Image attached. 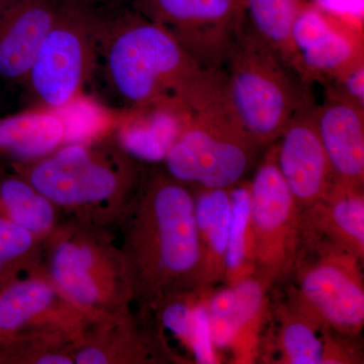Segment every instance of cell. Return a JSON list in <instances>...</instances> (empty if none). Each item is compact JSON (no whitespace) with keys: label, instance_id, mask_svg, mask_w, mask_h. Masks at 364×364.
<instances>
[{"label":"cell","instance_id":"obj_1","mask_svg":"<svg viewBox=\"0 0 364 364\" xmlns=\"http://www.w3.org/2000/svg\"><path fill=\"white\" fill-rule=\"evenodd\" d=\"M134 301L149 315L167 296L202 286L195 195L168 174L139 184L119 215Z\"/></svg>","mask_w":364,"mask_h":364},{"label":"cell","instance_id":"obj_2","mask_svg":"<svg viewBox=\"0 0 364 364\" xmlns=\"http://www.w3.org/2000/svg\"><path fill=\"white\" fill-rule=\"evenodd\" d=\"M107 60L117 95L133 107L176 102L196 112L217 98L221 70L203 68L157 23L121 28L109 43Z\"/></svg>","mask_w":364,"mask_h":364},{"label":"cell","instance_id":"obj_3","mask_svg":"<svg viewBox=\"0 0 364 364\" xmlns=\"http://www.w3.org/2000/svg\"><path fill=\"white\" fill-rule=\"evenodd\" d=\"M127 155H114L90 144H67L14 167L74 221L105 227L117 223L136 189V171Z\"/></svg>","mask_w":364,"mask_h":364},{"label":"cell","instance_id":"obj_4","mask_svg":"<svg viewBox=\"0 0 364 364\" xmlns=\"http://www.w3.org/2000/svg\"><path fill=\"white\" fill-rule=\"evenodd\" d=\"M294 67L239 30L220 74L215 105L257 148L279 139L308 102Z\"/></svg>","mask_w":364,"mask_h":364},{"label":"cell","instance_id":"obj_5","mask_svg":"<svg viewBox=\"0 0 364 364\" xmlns=\"http://www.w3.org/2000/svg\"><path fill=\"white\" fill-rule=\"evenodd\" d=\"M42 267L92 322L130 312L134 291L121 248L105 227L72 221L42 243Z\"/></svg>","mask_w":364,"mask_h":364},{"label":"cell","instance_id":"obj_6","mask_svg":"<svg viewBox=\"0 0 364 364\" xmlns=\"http://www.w3.org/2000/svg\"><path fill=\"white\" fill-rule=\"evenodd\" d=\"M363 262L327 239L301 231L287 299L323 327L358 338L364 325Z\"/></svg>","mask_w":364,"mask_h":364},{"label":"cell","instance_id":"obj_7","mask_svg":"<svg viewBox=\"0 0 364 364\" xmlns=\"http://www.w3.org/2000/svg\"><path fill=\"white\" fill-rule=\"evenodd\" d=\"M256 147L217 105L188 117L164 161L167 173L200 188H233L252 164Z\"/></svg>","mask_w":364,"mask_h":364},{"label":"cell","instance_id":"obj_8","mask_svg":"<svg viewBox=\"0 0 364 364\" xmlns=\"http://www.w3.org/2000/svg\"><path fill=\"white\" fill-rule=\"evenodd\" d=\"M250 191L255 277L268 286L289 279L301 243V212L273 149L256 170Z\"/></svg>","mask_w":364,"mask_h":364},{"label":"cell","instance_id":"obj_9","mask_svg":"<svg viewBox=\"0 0 364 364\" xmlns=\"http://www.w3.org/2000/svg\"><path fill=\"white\" fill-rule=\"evenodd\" d=\"M90 323L60 293L42 265L0 287V346L36 339L74 346Z\"/></svg>","mask_w":364,"mask_h":364},{"label":"cell","instance_id":"obj_10","mask_svg":"<svg viewBox=\"0 0 364 364\" xmlns=\"http://www.w3.org/2000/svg\"><path fill=\"white\" fill-rule=\"evenodd\" d=\"M157 21L203 68L226 63L242 21L238 0H154Z\"/></svg>","mask_w":364,"mask_h":364},{"label":"cell","instance_id":"obj_11","mask_svg":"<svg viewBox=\"0 0 364 364\" xmlns=\"http://www.w3.org/2000/svg\"><path fill=\"white\" fill-rule=\"evenodd\" d=\"M91 35L82 21L58 16L41 46L28 76L35 95L51 109L78 97L91 66Z\"/></svg>","mask_w":364,"mask_h":364},{"label":"cell","instance_id":"obj_12","mask_svg":"<svg viewBox=\"0 0 364 364\" xmlns=\"http://www.w3.org/2000/svg\"><path fill=\"white\" fill-rule=\"evenodd\" d=\"M272 287L257 277L213 289L208 299V322L215 350L232 352L233 363H255L263 327L270 318L267 294Z\"/></svg>","mask_w":364,"mask_h":364},{"label":"cell","instance_id":"obj_13","mask_svg":"<svg viewBox=\"0 0 364 364\" xmlns=\"http://www.w3.org/2000/svg\"><path fill=\"white\" fill-rule=\"evenodd\" d=\"M279 138L277 164L294 200L304 210L323 200L335 182L309 102L296 112Z\"/></svg>","mask_w":364,"mask_h":364},{"label":"cell","instance_id":"obj_14","mask_svg":"<svg viewBox=\"0 0 364 364\" xmlns=\"http://www.w3.org/2000/svg\"><path fill=\"white\" fill-rule=\"evenodd\" d=\"M363 111L343 95H334L314 109L334 181L355 188H363L364 184Z\"/></svg>","mask_w":364,"mask_h":364},{"label":"cell","instance_id":"obj_15","mask_svg":"<svg viewBox=\"0 0 364 364\" xmlns=\"http://www.w3.org/2000/svg\"><path fill=\"white\" fill-rule=\"evenodd\" d=\"M161 353L166 355L156 335L141 331L131 311L90 323L72 348L76 364L156 363Z\"/></svg>","mask_w":364,"mask_h":364},{"label":"cell","instance_id":"obj_16","mask_svg":"<svg viewBox=\"0 0 364 364\" xmlns=\"http://www.w3.org/2000/svg\"><path fill=\"white\" fill-rule=\"evenodd\" d=\"M301 231L327 239L363 261V188L334 182L323 200L301 210Z\"/></svg>","mask_w":364,"mask_h":364},{"label":"cell","instance_id":"obj_17","mask_svg":"<svg viewBox=\"0 0 364 364\" xmlns=\"http://www.w3.org/2000/svg\"><path fill=\"white\" fill-rule=\"evenodd\" d=\"M58 16L45 0H26L0 20V78L28 76Z\"/></svg>","mask_w":364,"mask_h":364},{"label":"cell","instance_id":"obj_18","mask_svg":"<svg viewBox=\"0 0 364 364\" xmlns=\"http://www.w3.org/2000/svg\"><path fill=\"white\" fill-rule=\"evenodd\" d=\"M191 112L176 102L140 107L124 119L117 131L119 148L146 162L163 161Z\"/></svg>","mask_w":364,"mask_h":364},{"label":"cell","instance_id":"obj_19","mask_svg":"<svg viewBox=\"0 0 364 364\" xmlns=\"http://www.w3.org/2000/svg\"><path fill=\"white\" fill-rule=\"evenodd\" d=\"M196 223L202 264V286L224 282L231 219L229 189L200 188L195 195Z\"/></svg>","mask_w":364,"mask_h":364},{"label":"cell","instance_id":"obj_20","mask_svg":"<svg viewBox=\"0 0 364 364\" xmlns=\"http://www.w3.org/2000/svg\"><path fill=\"white\" fill-rule=\"evenodd\" d=\"M63 145V124L53 109L0 119V156L33 161Z\"/></svg>","mask_w":364,"mask_h":364},{"label":"cell","instance_id":"obj_21","mask_svg":"<svg viewBox=\"0 0 364 364\" xmlns=\"http://www.w3.org/2000/svg\"><path fill=\"white\" fill-rule=\"evenodd\" d=\"M274 313L277 335L261 340L260 349L275 348L279 354L275 363L322 364V324L289 299Z\"/></svg>","mask_w":364,"mask_h":364},{"label":"cell","instance_id":"obj_22","mask_svg":"<svg viewBox=\"0 0 364 364\" xmlns=\"http://www.w3.org/2000/svg\"><path fill=\"white\" fill-rule=\"evenodd\" d=\"M58 210L18 174L0 176V217L26 230L42 243L59 226Z\"/></svg>","mask_w":364,"mask_h":364},{"label":"cell","instance_id":"obj_23","mask_svg":"<svg viewBox=\"0 0 364 364\" xmlns=\"http://www.w3.org/2000/svg\"><path fill=\"white\" fill-rule=\"evenodd\" d=\"M252 31H243L267 46L299 72V55L293 43V28L299 14L296 0H244Z\"/></svg>","mask_w":364,"mask_h":364},{"label":"cell","instance_id":"obj_24","mask_svg":"<svg viewBox=\"0 0 364 364\" xmlns=\"http://www.w3.org/2000/svg\"><path fill=\"white\" fill-rule=\"evenodd\" d=\"M231 200L229 238L224 282L234 286L248 277H255L252 234L250 229V191L249 183L229 188Z\"/></svg>","mask_w":364,"mask_h":364},{"label":"cell","instance_id":"obj_25","mask_svg":"<svg viewBox=\"0 0 364 364\" xmlns=\"http://www.w3.org/2000/svg\"><path fill=\"white\" fill-rule=\"evenodd\" d=\"M42 265V242L0 217V287Z\"/></svg>","mask_w":364,"mask_h":364},{"label":"cell","instance_id":"obj_26","mask_svg":"<svg viewBox=\"0 0 364 364\" xmlns=\"http://www.w3.org/2000/svg\"><path fill=\"white\" fill-rule=\"evenodd\" d=\"M354 46L328 25L299 51V69L315 73H341L355 64Z\"/></svg>","mask_w":364,"mask_h":364},{"label":"cell","instance_id":"obj_27","mask_svg":"<svg viewBox=\"0 0 364 364\" xmlns=\"http://www.w3.org/2000/svg\"><path fill=\"white\" fill-rule=\"evenodd\" d=\"M61 119L64 128V145L90 144L105 132L109 124L107 112L85 98L76 97L68 104L53 109Z\"/></svg>","mask_w":364,"mask_h":364},{"label":"cell","instance_id":"obj_28","mask_svg":"<svg viewBox=\"0 0 364 364\" xmlns=\"http://www.w3.org/2000/svg\"><path fill=\"white\" fill-rule=\"evenodd\" d=\"M214 289H208L200 296L193 309V325L191 332V353L196 363H220L217 350L213 343L212 332L208 322L207 303L208 296Z\"/></svg>","mask_w":364,"mask_h":364},{"label":"cell","instance_id":"obj_29","mask_svg":"<svg viewBox=\"0 0 364 364\" xmlns=\"http://www.w3.org/2000/svg\"><path fill=\"white\" fill-rule=\"evenodd\" d=\"M323 343L322 364L363 363L359 349L354 347L353 338L342 336L323 328L321 331Z\"/></svg>","mask_w":364,"mask_h":364},{"label":"cell","instance_id":"obj_30","mask_svg":"<svg viewBox=\"0 0 364 364\" xmlns=\"http://www.w3.org/2000/svg\"><path fill=\"white\" fill-rule=\"evenodd\" d=\"M344 82V97L355 102L363 109L364 102V83L363 64L355 63L345 69L341 73Z\"/></svg>","mask_w":364,"mask_h":364},{"label":"cell","instance_id":"obj_31","mask_svg":"<svg viewBox=\"0 0 364 364\" xmlns=\"http://www.w3.org/2000/svg\"><path fill=\"white\" fill-rule=\"evenodd\" d=\"M318 6L333 14L360 16L363 14L364 0H317Z\"/></svg>","mask_w":364,"mask_h":364}]
</instances>
